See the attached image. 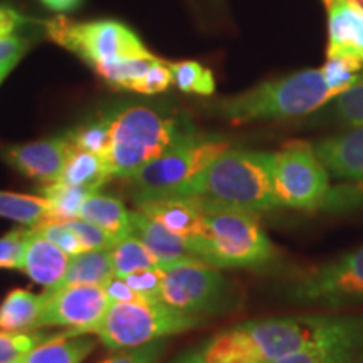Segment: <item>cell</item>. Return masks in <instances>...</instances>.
I'll return each instance as SVG.
<instances>
[{
  "label": "cell",
  "mask_w": 363,
  "mask_h": 363,
  "mask_svg": "<svg viewBox=\"0 0 363 363\" xmlns=\"http://www.w3.org/2000/svg\"><path fill=\"white\" fill-rule=\"evenodd\" d=\"M328 9V57L363 62V6L357 0H325Z\"/></svg>",
  "instance_id": "cell-15"
},
{
  "label": "cell",
  "mask_w": 363,
  "mask_h": 363,
  "mask_svg": "<svg viewBox=\"0 0 363 363\" xmlns=\"http://www.w3.org/2000/svg\"><path fill=\"white\" fill-rule=\"evenodd\" d=\"M338 96L340 91L330 88L320 67L266 81L235 96L222 98L208 108L233 123H251L310 115Z\"/></svg>",
  "instance_id": "cell-3"
},
{
  "label": "cell",
  "mask_w": 363,
  "mask_h": 363,
  "mask_svg": "<svg viewBox=\"0 0 363 363\" xmlns=\"http://www.w3.org/2000/svg\"><path fill=\"white\" fill-rule=\"evenodd\" d=\"M165 343L162 340H155L140 347L123 348V350H116V353L106 357L99 363H157L158 358L162 357Z\"/></svg>",
  "instance_id": "cell-37"
},
{
  "label": "cell",
  "mask_w": 363,
  "mask_h": 363,
  "mask_svg": "<svg viewBox=\"0 0 363 363\" xmlns=\"http://www.w3.org/2000/svg\"><path fill=\"white\" fill-rule=\"evenodd\" d=\"M201 323V316L177 311L165 303H111L93 333L110 350H123L184 333Z\"/></svg>",
  "instance_id": "cell-8"
},
{
  "label": "cell",
  "mask_w": 363,
  "mask_h": 363,
  "mask_svg": "<svg viewBox=\"0 0 363 363\" xmlns=\"http://www.w3.org/2000/svg\"><path fill=\"white\" fill-rule=\"evenodd\" d=\"M214 2H220V0H214Z\"/></svg>",
  "instance_id": "cell-43"
},
{
  "label": "cell",
  "mask_w": 363,
  "mask_h": 363,
  "mask_svg": "<svg viewBox=\"0 0 363 363\" xmlns=\"http://www.w3.org/2000/svg\"><path fill=\"white\" fill-rule=\"evenodd\" d=\"M2 81H4V79H2V78H0V83H2Z\"/></svg>",
  "instance_id": "cell-44"
},
{
  "label": "cell",
  "mask_w": 363,
  "mask_h": 363,
  "mask_svg": "<svg viewBox=\"0 0 363 363\" xmlns=\"http://www.w3.org/2000/svg\"><path fill=\"white\" fill-rule=\"evenodd\" d=\"M135 203L136 211L160 222L172 233L194 240L202 259V239L206 235V211H203L197 197L189 194H169L138 199Z\"/></svg>",
  "instance_id": "cell-14"
},
{
  "label": "cell",
  "mask_w": 363,
  "mask_h": 363,
  "mask_svg": "<svg viewBox=\"0 0 363 363\" xmlns=\"http://www.w3.org/2000/svg\"><path fill=\"white\" fill-rule=\"evenodd\" d=\"M363 326V318L279 316L222 330L203 345L207 363H272Z\"/></svg>",
  "instance_id": "cell-1"
},
{
  "label": "cell",
  "mask_w": 363,
  "mask_h": 363,
  "mask_svg": "<svg viewBox=\"0 0 363 363\" xmlns=\"http://www.w3.org/2000/svg\"><path fill=\"white\" fill-rule=\"evenodd\" d=\"M79 219L99 227L115 240L131 234L130 212L125 203L113 195L99 194L98 190L86 195L79 211Z\"/></svg>",
  "instance_id": "cell-20"
},
{
  "label": "cell",
  "mask_w": 363,
  "mask_h": 363,
  "mask_svg": "<svg viewBox=\"0 0 363 363\" xmlns=\"http://www.w3.org/2000/svg\"><path fill=\"white\" fill-rule=\"evenodd\" d=\"M103 289L111 303H148L138 293L133 291L123 278H118V276H113L103 286Z\"/></svg>",
  "instance_id": "cell-39"
},
{
  "label": "cell",
  "mask_w": 363,
  "mask_h": 363,
  "mask_svg": "<svg viewBox=\"0 0 363 363\" xmlns=\"http://www.w3.org/2000/svg\"><path fill=\"white\" fill-rule=\"evenodd\" d=\"M363 357V326L272 363H357Z\"/></svg>",
  "instance_id": "cell-19"
},
{
  "label": "cell",
  "mask_w": 363,
  "mask_h": 363,
  "mask_svg": "<svg viewBox=\"0 0 363 363\" xmlns=\"http://www.w3.org/2000/svg\"><path fill=\"white\" fill-rule=\"evenodd\" d=\"M326 106L325 120L350 126L363 125V84L345 91Z\"/></svg>",
  "instance_id": "cell-30"
},
{
  "label": "cell",
  "mask_w": 363,
  "mask_h": 363,
  "mask_svg": "<svg viewBox=\"0 0 363 363\" xmlns=\"http://www.w3.org/2000/svg\"><path fill=\"white\" fill-rule=\"evenodd\" d=\"M66 135L74 148L106 157L110 148V120L108 115L94 118L66 131Z\"/></svg>",
  "instance_id": "cell-29"
},
{
  "label": "cell",
  "mask_w": 363,
  "mask_h": 363,
  "mask_svg": "<svg viewBox=\"0 0 363 363\" xmlns=\"http://www.w3.org/2000/svg\"><path fill=\"white\" fill-rule=\"evenodd\" d=\"M0 217L24 225H35L49 219V201L43 195L0 190Z\"/></svg>",
  "instance_id": "cell-26"
},
{
  "label": "cell",
  "mask_w": 363,
  "mask_h": 363,
  "mask_svg": "<svg viewBox=\"0 0 363 363\" xmlns=\"http://www.w3.org/2000/svg\"><path fill=\"white\" fill-rule=\"evenodd\" d=\"M30 40L19 34L0 35V78L6 79L17 62L29 51Z\"/></svg>",
  "instance_id": "cell-34"
},
{
  "label": "cell",
  "mask_w": 363,
  "mask_h": 363,
  "mask_svg": "<svg viewBox=\"0 0 363 363\" xmlns=\"http://www.w3.org/2000/svg\"><path fill=\"white\" fill-rule=\"evenodd\" d=\"M67 225L78 235L84 251H110L116 242L111 235H108L99 227L89 224L83 219L67 220Z\"/></svg>",
  "instance_id": "cell-36"
},
{
  "label": "cell",
  "mask_w": 363,
  "mask_h": 363,
  "mask_svg": "<svg viewBox=\"0 0 363 363\" xmlns=\"http://www.w3.org/2000/svg\"><path fill=\"white\" fill-rule=\"evenodd\" d=\"M27 229L17 227L0 238V269H19L22 264Z\"/></svg>",
  "instance_id": "cell-35"
},
{
  "label": "cell",
  "mask_w": 363,
  "mask_h": 363,
  "mask_svg": "<svg viewBox=\"0 0 363 363\" xmlns=\"http://www.w3.org/2000/svg\"><path fill=\"white\" fill-rule=\"evenodd\" d=\"M43 313L35 328L44 326H65L71 333H93L103 320L111 301L103 286L71 284L56 289H45Z\"/></svg>",
  "instance_id": "cell-12"
},
{
  "label": "cell",
  "mask_w": 363,
  "mask_h": 363,
  "mask_svg": "<svg viewBox=\"0 0 363 363\" xmlns=\"http://www.w3.org/2000/svg\"><path fill=\"white\" fill-rule=\"evenodd\" d=\"M94 340L83 335L66 333L51 337L34 347L21 358L19 363H83L94 350Z\"/></svg>",
  "instance_id": "cell-21"
},
{
  "label": "cell",
  "mask_w": 363,
  "mask_h": 363,
  "mask_svg": "<svg viewBox=\"0 0 363 363\" xmlns=\"http://www.w3.org/2000/svg\"><path fill=\"white\" fill-rule=\"evenodd\" d=\"M130 288L133 289L142 296L145 301L155 303L160 301V291H162V281H163V271L162 266L152 267V269H143L133 274L123 278Z\"/></svg>",
  "instance_id": "cell-33"
},
{
  "label": "cell",
  "mask_w": 363,
  "mask_h": 363,
  "mask_svg": "<svg viewBox=\"0 0 363 363\" xmlns=\"http://www.w3.org/2000/svg\"><path fill=\"white\" fill-rule=\"evenodd\" d=\"M172 81L180 91L199 96H212L216 93L214 72L197 61L169 62Z\"/></svg>",
  "instance_id": "cell-28"
},
{
  "label": "cell",
  "mask_w": 363,
  "mask_h": 363,
  "mask_svg": "<svg viewBox=\"0 0 363 363\" xmlns=\"http://www.w3.org/2000/svg\"><path fill=\"white\" fill-rule=\"evenodd\" d=\"M313 152L330 175L363 182V125L311 145Z\"/></svg>",
  "instance_id": "cell-16"
},
{
  "label": "cell",
  "mask_w": 363,
  "mask_h": 363,
  "mask_svg": "<svg viewBox=\"0 0 363 363\" xmlns=\"http://www.w3.org/2000/svg\"><path fill=\"white\" fill-rule=\"evenodd\" d=\"M45 298V291L34 294L27 289H12L0 303V331L35 330Z\"/></svg>",
  "instance_id": "cell-22"
},
{
  "label": "cell",
  "mask_w": 363,
  "mask_h": 363,
  "mask_svg": "<svg viewBox=\"0 0 363 363\" xmlns=\"http://www.w3.org/2000/svg\"><path fill=\"white\" fill-rule=\"evenodd\" d=\"M91 190L67 185L62 182L48 184L40 190V195L49 201V219L57 222H67L72 219H79V211L83 206L86 195ZM45 222V220H44Z\"/></svg>",
  "instance_id": "cell-27"
},
{
  "label": "cell",
  "mask_w": 363,
  "mask_h": 363,
  "mask_svg": "<svg viewBox=\"0 0 363 363\" xmlns=\"http://www.w3.org/2000/svg\"><path fill=\"white\" fill-rule=\"evenodd\" d=\"M110 179L111 174L108 170L106 158L96 155V153L86 152V150L72 148L57 182L88 189L93 192Z\"/></svg>",
  "instance_id": "cell-23"
},
{
  "label": "cell",
  "mask_w": 363,
  "mask_h": 363,
  "mask_svg": "<svg viewBox=\"0 0 363 363\" xmlns=\"http://www.w3.org/2000/svg\"><path fill=\"white\" fill-rule=\"evenodd\" d=\"M34 233L43 235L52 244H56L59 249H62L69 256H76V254L84 252L83 244L74 230L67 225V222H57V220H45L39 222V224L33 225Z\"/></svg>",
  "instance_id": "cell-32"
},
{
  "label": "cell",
  "mask_w": 363,
  "mask_h": 363,
  "mask_svg": "<svg viewBox=\"0 0 363 363\" xmlns=\"http://www.w3.org/2000/svg\"><path fill=\"white\" fill-rule=\"evenodd\" d=\"M48 38L78 56L91 69L128 57L152 56L140 35L116 19L71 21L56 16L43 22Z\"/></svg>",
  "instance_id": "cell-5"
},
{
  "label": "cell",
  "mask_w": 363,
  "mask_h": 363,
  "mask_svg": "<svg viewBox=\"0 0 363 363\" xmlns=\"http://www.w3.org/2000/svg\"><path fill=\"white\" fill-rule=\"evenodd\" d=\"M182 194L197 197L206 212L261 216L281 207L272 187V153L254 150H225Z\"/></svg>",
  "instance_id": "cell-2"
},
{
  "label": "cell",
  "mask_w": 363,
  "mask_h": 363,
  "mask_svg": "<svg viewBox=\"0 0 363 363\" xmlns=\"http://www.w3.org/2000/svg\"><path fill=\"white\" fill-rule=\"evenodd\" d=\"M72 148L71 140L65 133L35 142L6 145L0 150V157L19 174L44 184H54L61 177Z\"/></svg>",
  "instance_id": "cell-13"
},
{
  "label": "cell",
  "mask_w": 363,
  "mask_h": 363,
  "mask_svg": "<svg viewBox=\"0 0 363 363\" xmlns=\"http://www.w3.org/2000/svg\"><path fill=\"white\" fill-rule=\"evenodd\" d=\"M357 2H360V4H362V6H363V0H357Z\"/></svg>",
  "instance_id": "cell-42"
},
{
  "label": "cell",
  "mask_w": 363,
  "mask_h": 363,
  "mask_svg": "<svg viewBox=\"0 0 363 363\" xmlns=\"http://www.w3.org/2000/svg\"><path fill=\"white\" fill-rule=\"evenodd\" d=\"M174 363H207V360L201 355V352L199 353L190 352V353H185V355H182L180 358H177Z\"/></svg>",
  "instance_id": "cell-41"
},
{
  "label": "cell",
  "mask_w": 363,
  "mask_h": 363,
  "mask_svg": "<svg viewBox=\"0 0 363 363\" xmlns=\"http://www.w3.org/2000/svg\"><path fill=\"white\" fill-rule=\"evenodd\" d=\"M115 276L110 251H84L71 256L66 276L57 286L96 284L104 286Z\"/></svg>",
  "instance_id": "cell-24"
},
{
  "label": "cell",
  "mask_w": 363,
  "mask_h": 363,
  "mask_svg": "<svg viewBox=\"0 0 363 363\" xmlns=\"http://www.w3.org/2000/svg\"><path fill=\"white\" fill-rule=\"evenodd\" d=\"M289 298L301 305L343 308L363 303V247L326 262L291 286Z\"/></svg>",
  "instance_id": "cell-10"
},
{
  "label": "cell",
  "mask_w": 363,
  "mask_h": 363,
  "mask_svg": "<svg viewBox=\"0 0 363 363\" xmlns=\"http://www.w3.org/2000/svg\"><path fill=\"white\" fill-rule=\"evenodd\" d=\"M71 256L43 235L27 230L21 271L45 289H56L65 279Z\"/></svg>",
  "instance_id": "cell-18"
},
{
  "label": "cell",
  "mask_w": 363,
  "mask_h": 363,
  "mask_svg": "<svg viewBox=\"0 0 363 363\" xmlns=\"http://www.w3.org/2000/svg\"><path fill=\"white\" fill-rule=\"evenodd\" d=\"M160 301L177 311L201 315L212 311L224 296L227 283L214 266L184 261L162 264Z\"/></svg>",
  "instance_id": "cell-11"
},
{
  "label": "cell",
  "mask_w": 363,
  "mask_h": 363,
  "mask_svg": "<svg viewBox=\"0 0 363 363\" xmlns=\"http://www.w3.org/2000/svg\"><path fill=\"white\" fill-rule=\"evenodd\" d=\"M229 148L227 140L194 128L165 153L128 177L135 187L133 199L182 194L208 163Z\"/></svg>",
  "instance_id": "cell-6"
},
{
  "label": "cell",
  "mask_w": 363,
  "mask_h": 363,
  "mask_svg": "<svg viewBox=\"0 0 363 363\" xmlns=\"http://www.w3.org/2000/svg\"><path fill=\"white\" fill-rule=\"evenodd\" d=\"M110 254L113 271H115V276H118V278H126L133 272L162 266L157 257L148 251V247L133 234L116 240L115 246L110 249Z\"/></svg>",
  "instance_id": "cell-25"
},
{
  "label": "cell",
  "mask_w": 363,
  "mask_h": 363,
  "mask_svg": "<svg viewBox=\"0 0 363 363\" xmlns=\"http://www.w3.org/2000/svg\"><path fill=\"white\" fill-rule=\"evenodd\" d=\"M130 224L131 234L142 240L160 264L184 261L202 262L201 254H199V249L195 246L194 240L172 233L167 227H163L160 222L153 220L152 217L143 214V212H130Z\"/></svg>",
  "instance_id": "cell-17"
},
{
  "label": "cell",
  "mask_w": 363,
  "mask_h": 363,
  "mask_svg": "<svg viewBox=\"0 0 363 363\" xmlns=\"http://www.w3.org/2000/svg\"><path fill=\"white\" fill-rule=\"evenodd\" d=\"M106 115L110 148L104 158L111 177L120 179H128L195 128L185 115H169L147 104L118 106Z\"/></svg>",
  "instance_id": "cell-4"
},
{
  "label": "cell",
  "mask_w": 363,
  "mask_h": 363,
  "mask_svg": "<svg viewBox=\"0 0 363 363\" xmlns=\"http://www.w3.org/2000/svg\"><path fill=\"white\" fill-rule=\"evenodd\" d=\"M51 338L39 331H0V363H19L27 352Z\"/></svg>",
  "instance_id": "cell-31"
},
{
  "label": "cell",
  "mask_w": 363,
  "mask_h": 363,
  "mask_svg": "<svg viewBox=\"0 0 363 363\" xmlns=\"http://www.w3.org/2000/svg\"><path fill=\"white\" fill-rule=\"evenodd\" d=\"M33 22L35 21L26 16L17 7H13L12 4H0V35L19 33V30L26 29L27 26L33 24Z\"/></svg>",
  "instance_id": "cell-38"
},
{
  "label": "cell",
  "mask_w": 363,
  "mask_h": 363,
  "mask_svg": "<svg viewBox=\"0 0 363 363\" xmlns=\"http://www.w3.org/2000/svg\"><path fill=\"white\" fill-rule=\"evenodd\" d=\"M43 6L57 16H66V13L76 12L79 7H83L84 0H39Z\"/></svg>",
  "instance_id": "cell-40"
},
{
  "label": "cell",
  "mask_w": 363,
  "mask_h": 363,
  "mask_svg": "<svg viewBox=\"0 0 363 363\" xmlns=\"http://www.w3.org/2000/svg\"><path fill=\"white\" fill-rule=\"evenodd\" d=\"M272 187L281 207L315 211L330 195V174L313 147L291 142L272 153Z\"/></svg>",
  "instance_id": "cell-9"
},
{
  "label": "cell",
  "mask_w": 363,
  "mask_h": 363,
  "mask_svg": "<svg viewBox=\"0 0 363 363\" xmlns=\"http://www.w3.org/2000/svg\"><path fill=\"white\" fill-rule=\"evenodd\" d=\"M274 257L257 216L239 211H207L202 261L222 267H261Z\"/></svg>",
  "instance_id": "cell-7"
}]
</instances>
